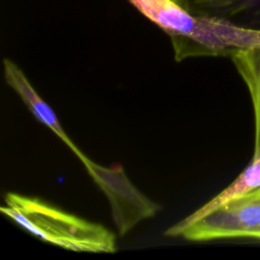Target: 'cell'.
<instances>
[{
    "label": "cell",
    "mask_w": 260,
    "mask_h": 260,
    "mask_svg": "<svg viewBox=\"0 0 260 260\" xmlns=\"http://www.w3.org/2000/svg\"><path fill=\"white\" fill-rule=\"evenodd\" d=\"M1 213L40 240L74 252L114 253L115 235L101 223L68 213L39 198L7 193Z\"/></svg>",
    "instance_id": "obj_1"
},
{
    "label": "cell",
    "mask_w": 260,
    "mask_h": 260,
    "mask_svg": "<svg viewBox=\"0 0 260 260\" xmlns=\"http://www.w3.org/2000/svg\"><path fill=\"white\" fill-rule=\"evenodd\" d=\"M128 1L171 37L176 61L224 55L223 19L194 15L173 0Z\"/></svg>",
    "instance_id": "obj_2"
},
{
    "label": "cell",
    "mask_w": 260,
    "mask_h": 260,
    "mask_svg": "<svg viewBox=\"0 0 260 260\" xmlns=\"http://www.w3.org/2000/svg\"><path fill=\"white\" fill-rule=\"evenodd\" d=\"M79 160L107 197L119 236H125L139 222L153 217L161 209L158 203L149 199L130 181L122 166L104 167L85 154Z\"/></svg>",
    "instance_id": "obj_3"
},
{
    "label": "cell",
    "mask_w": 260,
    "mask_h": 260,
    "mask_svg": "<svg viewBox=\"0 0 260 260\" xmlns=\"http://www.w3.org/2000/svg\"><path fill=\"white\" fill-rule=\"evenodd\" d=\"M193 242L229 238L260 239V188L206 214L181 235Z\"/></svg>",
    "instance_id": "obj_4"
},
{
    "label": "cell",
    "mask_w": 260,
    "mask_h": 260,
    "mask_svg": "<svg viewBox=\"0 0 260 260\" xmlns=\"http://www.w3.org/2000/svg\"><path fill=\"white\" fill-rule=\"evenodd\" d=\"M3 72L6 83L19 95L22 103L26 106L32 116L47 128H49L79 159L84 153L67 135L60 124L55 112L38 94L23 71L12 60L3 59Z\"/></svg>",
    "instance_id": "obj_5"
},
{
    "label": "cell",
    "mask_w": 260,
    "mask_h": 260,
    "mask_svg": "<svg viewBox=\"0 0 260 260\" xmlns=\"http://www.w3.org/2000/svg\"><path fill=\"white\" fill-rule=\"evenodd\" d=\"M258 188H260V148L254 149V153L249 165L228 187L187 217L168 228L165 232V236L181 237L185 230L206 214L212 212L231 200L250 193Z\"/></svg>",
    "instance_id": "obj_6"
},
{
    "label": "cell",
    "mask_w": 260,
    "mask_h": 260,
    "mask_svg": "<svg viewBox=\"0 0 260 260\" xmlns=\"http://www.w3.org/2000/svg\"><path fill=\"white\" fill-rule=\"evenodd\" d=\"M194 15L236 22L244 16H260V0H173Z\"/></svg>",
    "instance_id": "obj_7"
},
{
    "label": "cell",
    "mask_w": 260,
    "mask_h": 260,
    "mask_svg": "<svg viewBox=\"0 0 260 260\" xmlns=\"http://www.w3.org/2000/svg\"><path fill=\"white\" fill-rule=\"evenodd\" d=\"M231 58L251 95L255 123L254 146H260V49L236 50L231 53Z\"/></svg>",
    "instance_id": "obj_8"
}]
</instances>
